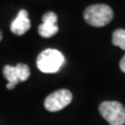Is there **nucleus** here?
<instances>
[{"mask_svg":"<svg viewBox=\"0 0 125 125\" xmlns=\"http://www.w3.org/2000/svg\"><path fill=\"white\" fill-rule=\"evenodd\" d=\"M65 64V56L56 49H45L37 58V66L43 73H56Z\"/></svg>","mask_w":125,"mask_h":125,"instance_id":"f257e3e1","label":"nucleus"},{"mask_svg":"<svg viewBox=\"0 0 125 125\" xmlns=\"http://www.w3.org/2000/svg\"><path fill=\"white\" fill-rule=\"evenodd\" d=\"M83 18L88 24L95 27H102L113 19V10L106 4H94L85 9Z\"/></svg>","mask_w":125,"mask_h":125,"instance_id":"f03ea898","label":"nucleus"},{"mask_svg":"<svg viewBox=\"0 0 125 125\" xmlns=\"http://www.w3.org/2000/svg\"><path fill=\"white\" fill-rule=\"evenodd\" d=\"M100 115L109 125L125 124V107L117 101H104L99 106Z\"/></svg>","mask_w":125,"mask_h":125,"instance_id":"7ed1b4c3","label":"nucleus"},{"mask_svg":"<svg viewBox=\"0 0 125 125\" xmlns=\"http://www.w3.org/2000/svg\"><path fill=\"white\" fill-rule=\"evenodd\" d=\"M3 75L7 80L6 88L9 90H13L19 83L28 79L30 75V70L28 66L22 64V62L18 64L15 67L6 65L3 68Z\"/></svg>","mask_w":125,"mask_h":125,"instance_id":"20e7f679","label":"nucleus"},{"mask_svg":"<svg viewBox=\"0 0 125 125\" xmlns=\"http://www.w3.org/2000/svg\"><path fill=\"white\" fill-rule=\"evenodd\" d=\"M72 97V93L69 90L62 89L55 91L46 98L44 102L45 108L49 112H58L71 103Z\"/></svg>","mask_w":125,"mask_h":125,"instance_id":"39448f33","label":"nucleus"},{"mask_svg":"<svg viewBox=\"0 0 125 125\" xmlns=\"http://www.w3.org/2000/svg\"><path fill=\"white\" fill-rule=\"evenodd\" d=\"M57 16L53 11H48L43 16V23L39 26V33L43 38H51L57 33Z\"/></svg>","mask_w":125,"mask_h":125,"instance_id":"423d86ee","label":"nucleus"},{"mask_svg":"<svg viewBox=\"0 0 125 125\" xmlns=\"http://www.w3.org/2000/svg\"><path fill=\"white\" fill-rule=\"evenodd\" d=\"M30 28V21L28 18V13L25 10H21L18 13L17 17L10 24V31L17 36H22Z\"/></svg>","mask_w":125,"mask_h":125,"instance_id":"0eeeda50","label":"nucleus"},{"mask_svg":"<svg viewBox=\"0 0 125 125\" xmlns=\"http://www.w3.org/2000/svg\"><path fill=\"white\" fill-rule=\"evenodd\" d=\"M113 44L125 51V29H117L113 33Z\"/></svg>","mask_w":125,"mask_h":125,"instance_id":"6e6552de","label":"nucleus"},{"mask_svg":"<svg viewBox=\"0 0 125 125\" xmlns=\"http://www.w3.org/2000/svg\"><path fill=\"white\" fill-rule=\"evenodd\" d=\"M120 69H121V71L125 73V55L120 61Z\"/></svg>","mask_w":125,"mask_h":125,"instance_id":"1a4fd4ad","label":"nucleus"},{"mask_svg":"<svg viewBox=\"0 0 125 125\" xmlns=\"http://www.w3.org/2000/svg\"><path fill=\"white\" fill-rule=\"evenodd\" d=\"M1 40H2V32L0 31V41H1Z\"/></svg>","mask_w":125,"mask_h":125,"instance_id":"9d476101","label":"nucleus"}]
</instances>
